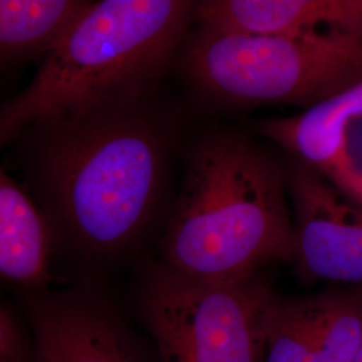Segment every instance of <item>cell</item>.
<instances>
[{"mask_svg":"<svg viewBox=\"0 0 362 362\" xmlns=\"http://www.w3.org/2000/svg\"><path fill=\"white\" fill-rule=\"evenodd\" d=\"M55 242L38 203L4 170L0 175V272L3 279L35 293L52 282Z\"/></svg>","mask_w":362,"mask_h":362,"instance_id":"cell-9","label":"cell"},{"mask_svg":"<svg viewBox=\"0 0 362 362\" xmlns=\"http://www.w3.org/2000/svg\"><path fill=\"white\" fill-rule=\"evenodd\" d=\"M313 299H272L263 325V362H311Z\"/></svg>","mask_w":362,"mask_h":362,"instance_id":"cell-13","label":"cell"},{"mask_svg":"<svg viewBox=\"0 0 362 362\" xmlns=\"http://www.w3.org/2000/svg\"><path fill=\"white\" fill-rule=\"evenodd\" d=\"M311 299V362L353 361L362 348L361 286H333Z\"/></svg>","mask_w":362,"mask_h":362,"instance_id":"cell-12","label":"cell"},{"mask_svg":"<svg viewBox=\"0 0 362 362\" xmlns=\"http://www.w3.org/2000/svg\"><path fill=\"white\" fill-rule=\"evenodd\" d=\"M196 0H97L45 54L26 89L3 105L0 141L52 119L145 95Z\"/></svg>","mask_w":362,"mask_h":362,"instance_id":"cell-3","label":"cell"},{"mask_svg":"<svg viewBox=\"0 0 362 362\" xmlns=\"http://www.w3.org/2000/svg\"><path fill=\"white\" fill-rule=\"evenodd\" d=\"M257 130L362 207V81L294 116L260 121Z\"/></svg>","mask_w":362,"mask_h":362,"instance_id":"cell-8","label":"cell"},{"mask_svg":"<svg viewBox=\"0 0 362 362\" xmlns=\"http://www.w3.org/2000/svg\"><path fill=\"white\" fill-rule=\"evenodd\" d=\"M160 263L203 284L243 281L294 254L285 161L239 130L209 132L191 148L170 206Z\"/></svg>","mask_w":362,"mask_h":362,"instance_id":"cell-2","label":"cell"},{"mask_svg":"<svg viewBox=\"0 0 362 362\" xmlns=\"http://www.w3.org/2000/svg\"><path fill=\"white\" fill-rule=\"evenodd\" d=\"M187 67L219 104L308 109L362 81V37L337 30L239 35L202 27Z\"/></svg>","mask_w":362,"mask_h":362,"instance_id":"cell-4","label":"cell"},{"mask_svg":"<svg viewBox=\"0 0 362 362\" xmlns=\"http://www.w3.org/2000/svg\"><path fill=\"white\" fill-rule=\"evenodd\" d=\"M348 15L353 33L362 37V0H337Z\"/></svg>","mask_w":362,"mask_h":362,"instance_id":"cell-15","label":"cell"},{"mask_svg":"<svg viewBox=\"0 0 362 362\" xmlns=\"http://www.w3.org/2000/svg\"><path fill=\"white\" fill-rule=\"evenodd\" d=\"M35 362H145L122 315L98 286L27 293Z\"/></svg>","mask_w":362,"mask_h":362,"instance_id":"cell-7","label":"cell"},{"mask_svg":"<svg viewBox=\"0 0 362 362\" xmlns=\"http://www.w3.org/2000/svg\"><path fill=\"white\" fill-rule=\"evenodd\" d=\"M294 224L293 266L308 284L362 287V207L322 175L284 158Z\"/></svg>","mask_w":362,"mask_h":362,"instance_id":"cell-6","label":"cell"},{"mask_svg":"<svg viewBox=\"0 0 362 362\" xmlns=\"http://www.w3.org/2000/svg\"><path fill=\"white\" fill-rule=\"evenodd\" d=\"M196 18L203 28L239 35H286L317 30L354 34L337 0H199Z\"/></svg>","mask_w":362,"mask_h":362,"instance_id":"cell-10","label":"cell"},{"mask_svg":"<svg viewBox=\"0 0 362 362\" xmlns=\"http://www.w3.org/2000/svg\"><path fill=\"white\" fill-rule=\"evenodd\" d=\"M0 362H35V345L21 317L8 305L0 309Z\"/></svg>","mask_w":362,"mask_h":362,"instance_id":"cell-14","label":"cell"},{"mask_svg":"<svg viewBox=\"0 0 362 362\" xmlns=\"http://www.w3.org/2000/svg\"><path fill=\"white\" fill-rule=\"evenodd\" d=\"M351 362H362V348L360 349V351L357 353V356L353 358V361Z\"/></svg>","mask_w":362,"mask_h":362,"instance_id":"cell-16","label":"cell"},{"mask_svg":"<svg viewBox=\"0 0 362 362\" xmlns=\"http://www.w3.org/2000/svg\"><path fill=\"white\" fill-rule=\"evenodd\" d=\"M91 0H0L1 61L46 52Z\"/></svg>","mask_w":362,"mask_h":362,"instance_id":"cell-11","label":"cell"},{"mask_svg":"<svg viewBox=\"0 0 362 362\" xmlns=\"http://www.w3.org/2000/svg\"><path fill=\"white\" fill-rule=\"evenodd\" d=\"M30 182L55 248L93 269L137 251L161 216L172 128L143 97L34 127Z\"/></svg>","mask_w":362,"mask_h":362,"instance_id":"cell-1","label":"cell"},{"mask_svg":"<svg viewBox=\"0 0 362 362\" xmlns=\"http://www.w3.org/2000/svg\"><path fill=\"white\" fill-rule=\"evenodd\" d=\"M259 272L226 285L145 269L137 306L161 362H263V325L275 298Z\"/></svg>","mask_w":362,"mask_h":362,"instance_id":"cell-5","label":"cell"}]
</instances>
